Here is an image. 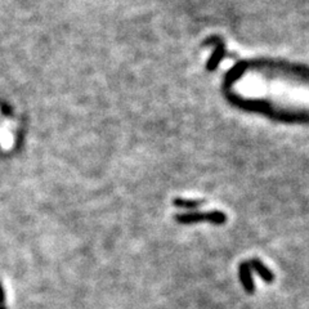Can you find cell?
<instances>
[{
	"instance_id": "6da1fadb",
	"label": "cell",
	"mask_w": 309,
	"mask_h": 309,
	"mask_svg": "<svg viewBox=\"0 0 309 309\" xmlns=\"http://www.w3.org/2000/svg\"><path fill=\"white\" fill-rule=\"evenodd\" d=\"M175 221L179 224H193L200 222H209L213 224L221 225L227 222V217L222 211H209V213H189L178 214L175 215Z\"/></svg>"
},
{
	"instance_id": "3957f363",
	"label": "cell",
	"mask_w": 309,
	"mask_h": 309,
	"mask_svg": "<svg viewBox=\"0 0 309 309\" xmlns=\"http://www.w3.org/2000/svg\"><path fill=\"white\" fill-rule=\"evenodd\" d=\"M247 263H249V265H250L251 271H255L264 282L272 283L273 281H275V273H273L272 271H271V269H269L268 267H267V265L260 260V259L253 258V259H250Z\"/></svg>"
},
{
	"instance_id": "8992f818",
	"label": "cell",
	"mask_w": 309,
	"mask_h": 309,
	"mask_svg": "<svg viewBox=\"0 0 309 309\" xmlns=\"http://www.w3.org/2000/svg\"><path fill=\"white\" fill-rule=\"evenodd\" d=\"M4 303H5V291H4L3 283L0 281V306H4Z\"/></svg>"
},
{
	"instance_id": "277c9868",
	"label": "cell",
	"mask_w": 309,
	"mask_h": 309,
	"mask_svg": "<svg viewBox=\"0 0 309 309\" xmlns=\"http://www.w3.org/2000/svg\"><path fill=\"white\" fill-rule=\"evenodd\" d=\"M174 205L178 207H183V209H196L203 205V201L199 200H184V199H175L174 200Z\"/></svg>"
},
{
	"instance_id": "52a82bcc",
	"label": "cell",
	"mask_w": 309,
	"mask_h": 309,
	"mask_svg": "<svg viewBox=\"0 0 309 309\" xmlns=\"http://www.w3.org/2000/svg\"><path fill=\"white\" fill-rule=\"evenodd\" d=\"M0 309H8L5 306H0Z\"/></svg>"
},
{
	"instance_id": "5b68a950",
	"label": "cell",
	"mask_w": 309,
	"mask_h": 309,
	"mask_svg": "<svg viewBox=\"0 0 309 309\" xmlns=\"http://www.w3.org/2000/svg\"><path fill=\"white\" fill-rule=\"evenodd\" d=\"M12 143H13L12 133L7 130V129H1L0 130V144H1V147L9 148L12 147Z\"/></svg>"
},
{
	"instance_id": "7a4b0ae2",
	"label": "cell",
	"mask_w": 309,
	"mask_h": 309,
	"mask_svg": "<svg viewBox=\"0 0 309 309\" xmlns=\"http://www.w3.org/2000/svg\"><path fill=\"white\" fill-rule=\"evenodd\" d=\"M239 278L240 282L242 285L243 290L247 294H254L255 292V283L253 280V273H251L250 265L247 261H242L239 267Z\"/></svg>"
}]
</instances>
